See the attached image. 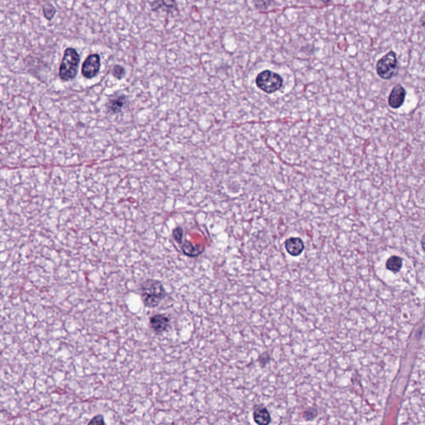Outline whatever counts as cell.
I'll return each mask as SVG.
<instances>
[{
  "label": "cell",
  "instance_id": "9",
  "mask_svg": "<svg viewBox=\"0 0 425 425\" xmlns=\"http://www.w3.org/2000/svg\"><path fill=\"white\" fill-rule=\"evenodd\" d=\"M153 11H163L171 13L177 9L176 0H154L150 3Z\"/></svg>",
  "mask_w": 425,
  "mask_h": 425
},
{
  "label": "cell",
  "instance_id": "18",
  "mask_svg": "<svg viewBox=\"0 0 425 425\" xmlns=\"http://www.w3.org/2000/svg\"><path fill=\"white\" fill-rule=\"evenodd\" d=\"M322 2H323L324 4L327 5V4H329V3L330 2V0H322Z\"/></svg>",
  "mask_w": 425,
  "mask_h": 425
},
{
  "label": "cell",
  "instance_id": "12",
  "mask_svg": "<svg viewBox=\"0 0 425 425\" xmlns=\"http://www.w3.org/2000/svg\"><path fill=\"white\" fill-rule=\"evenodd\" d=\"M182 250H183L185 255L188 256L190 258H195V257L200 255L205 251V248L201 247V246L200 247L195 246L192 242L186 241L182 246Z\"/></svg>",
  "mask_w": 425,
  "mask_h": 425
},
{
  "label": "cell",
  "instance_id": "13",
  "mask_svg": "<svg viewBox=\"0 0 425 425\" xmlns=\"http://www.w3.org/2000/svg\"><path fill=\"white\" fill-rule=\"evenodd\" d=\"M403 266V259L399 256H392L386 262V269L392 273H396L400 271Z\"/></svg>",
  "mask_w": 425,
  "mask_h": 425
},
{
  "label": "cell",
  "instance_id": "16",
  "mask_svg": "<svg viewBox=\"0 0 425 425\" xmlns=\"http://www.w3.org/2000/svg\"><path fill=\"white\" fill-rule=\"evenodd\" d=\"M184 231L181 228H176L174 229L173 231V237H174V240L176 241L178 243H182V238H183Z\"/></svg>",
  "mask_w": 425,
  "mask_h": 425
},
{
  "label": "cell",
  "instance_id": "8",
  "mask_svg": "<svg viewBox=\"0 0 425 425\" xmlns=\"http://www.w3.org/2000/svg\"><path fill=\"white\" fill-rule=\"evenodd\" d=\"M287 253L293 257H298L305 249L304 242L300 238H290L285 242Z\"/></svg>",
  "mask_w": 425,
  "mask_h": 425
},
{
  "label": "cell",
  "instance_id": "4",
  "mask_svg": "<svg viewBox=\"0 0 425 425\" xmlns=\"http://www.w3.org/2000/svg\"><path fill=\"white\" fill-rule=\"evenodd\" d=\"M398 66L396 53L390 51L381 57L376 63L377 75L381 79L390 80L394 77Z\"/></svg>",
  "mask_w": 425,
  "mask_h": 425
},
{
  "label": "cell",
  "instance_id": "14",
  "mask_svg": "<svg viewBox=\"0 0 425 425\" xmlns=\"http://www.w3.org/2000/svg\"><path fill=\"white\" fill-rule=\"evenodd\" d=\"M43 13H44L45 18L47 19L52 20L53 17L55 16L56 9L50 4H47L43 7Z\"/></svg>",
  "mask_w": 425,
  "mask_h": 425
},
{
  "label": "cell",
  "instance_id": "15",
  "mask_svg": "<svg viewBox=\"0 0 425 425\" xmlns=\"http://www.w3.org/2000/svg\"><path fill=\"white\" fill-rule=\"evenodd\" d=\"M111 73H113V75L116 78L121 80L125 76V69H124L123 66H120V65H116V66H113Z\"/></svg>",
  "mask_w": 425,
  "mask_h": 425
},
{
  "label": "cell",
  "instance_id": "17",
  "mask_svg": "<svg viewBox=\"0 0 425 425\" xmlns=\"http://www.w3.org/2000/svg\"><path fill=\"white\" fill-rule=\"evenodd\" d=\"M105 419H104V417L102 416V414H98V415H96V416L93 417V419H91L90 421L88 422V424H97V425H103L105 424Z\"/></svg>",
  "mask_w": 425,
  "mask_h": 425
},
{
  "label": "cell",
  "instance_id": "7",
  "mask_svg": "<svg viewBox=\"0 0 425 425\" xmlns=\"http://www.w3.org/2000/svg\"><path fill=\"white\" fill-rule=\"evenodd\" d=\"M406 91L401 86L400 84H397L393 87L389 96V106L393 109H399L402 106L406 100Z\"/></svg>",
  "mask_w": 425,
  "mask_h": 425
},
{
  "label": "cell",
  "instance_id": "6",
  "mask_svg": "<svg viewBox=\"0 0 425 425\" xmlns=\"http://www.w3.org/2000/svg\"><path fill=\"white\" fill-rule=\"evenodd\" d=\"M170 317L165 314H155L150 317L149 320V326L156 335H161L167 331L170 327Z\"/></svg>",
  "mask_w": 425,
  "mask_h": 425
},
{
  "label": "cell",
  "instance_id": "2",
  "mask_svg": "<svg viewBox=\"0 0 425 425\" xmlns=\"http://www.w3.org/2000/svg\"><path fill=\"white\" fill-rule=\"evenodd\" d=\"M79 63L80 56L77 50L73 48L66 49L60 65V78L64 82L74 79L78 72Z\"/></svg>",
  "mask_w": 425,
  "mask_h": 425
},
{
  "label": "cell",
  "instance_id": "3",
  "mask_svg": "<svg viewBox=\"0 0 425 425\" xmlns=\"http://www.w3.org/2000/svg\"><path fill=\"white\" fill-rule=\"evenodd\" d=\"M283 80L278 73L270 70L262 71L256 78V85L262 92L272 94L282 88Z\"/></svg>",
  "mask_w": 425,
  "mask_h": 425
},
{
  "label": "cell",
  "instance_id": "10",
  "mask_svg": "<svg viewBox=\"0 0 425 425\" xmlns=\"http://www.w3.org/2000/svg\"><path fill=\"white\" fill-rule=\"evenodd\" d=\"M126 102H127V98L126 96H116L108 101L106 106L109 111L116 114V113H121L124 106H126Z\"/></svg>",
  "mask_w": 425,
  "mask_h": 425
},
{
  "label": "cell",
  "instance_id": "11",
  "mask_svg": "<svg viewBox=\"0 0 425 425\" xmlns=\"http://www.w3.org/2000/svg\"><path fill=\"white\" fill-rule=\"evenodd\" d=\"M254 419L258 424L266 425L271 422V416L266 408L258 407L254 410Z\"/></svg>",
  "mask_w": 425,
  "mask_h": 425
},
{
  "label": "cell",
  "instance_id": "5",
  "mask_svg": "<svg viewBox=\"0 0 425 425\" xmlns=\"http://www.w3.org/2000/svg\"><path fill=\"white\" fill-rule=\"evenodd\" d=\"M101 68V57L98 54H91L86 57L82 64V73L84 77L92 79L99 73Z\"/></svg>",
  "mask_w": 425,
  "mask_h": 425
},
{
  "label": "cell",
  "instance_id": "1",
  "mask_svg": "<svg viewBox=\"0 0 425 425\" xmlns=\"http://www.w3.org/2000/svg\"><path fill=\"white\" fill-rule=\"evenodd\" d=\"M140 294L145 306L154 308L161 304L167 293L164 285L158 280L146 279L140 286Z\"/></svg>",
  "mask_w": 425,
  "mask_h": 425
}]
</instances>
